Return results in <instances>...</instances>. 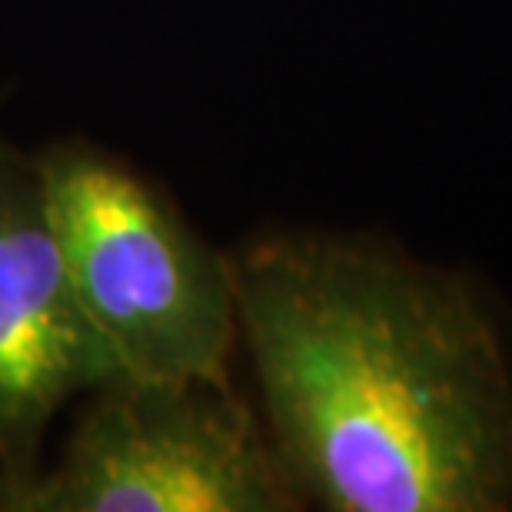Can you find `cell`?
I'll list each match as a JSON object with an SVG mask.
<instances>
[{"instance_id": "cell-1", "label": "cell", "mask_w": 512, "mask_h": 512, "mask_svg": "<svg viewBox=\"0 0 512 512\" xmlns=\"http://www.w3.org/2000/svg\"><path fill=\"white\" fill-rule=\"evenodd\" d=\"M227 263L266 433L303 503L512 509V366L463 276L336 233H273Z\"/></svg>"}, {"instance_id": "cell-2", "label": "cell", "mask_w": 512, "mask_h": 512, "mask_svg": "<svg viewBox=\"0 0 512 512\" xmlns=\"http://www.w3.org/2000/svg\"><path fill=\"white\" fill-rule=\"evenodd\" d=\"M37 160L70 283L124 376L230 383L237 306L227 253L97 143L60 140Z\"/></svg>"}, {"instance_id": "cell-3", "label": "cell", "mask_w": 512, "mask_h": 512, "mask_svg": "<svg viewBox=\"0 0 512 512\" xmlns=\"http://www.w3.org/2000/svg\"><path fill=\"white\" fill-rule=\"evenodd\" d=\"M90 403L17 512H286L300 509L270 433L230 383L120 380Z\"/></svg>"}, {"instance_id": "cell-4", "label": "cell", "mask_w": 512, "mask_h": 512, "mask_svg": "<svg viewBox=\"0 0 512 512\" xmlns=\"http://www.w3.org/2000/svg\"><path fill=\"white\" fill-rule=\"evenodd\" d=\"M120 380L70 283L37 153L0 133V473L27 483L60 409Z\"/></svg>"}, {"instance_id": "cell-5", "label": "cell", "mask_w": 512, "mask_h": 512, "mask_svg": "<svg viewBox=\"0 0 512 512\" xmlns=\"http://www.w3.org/2000/svg\"><path fill=\"white\" fill-rule=\"evenodd\" d=\"M20 486L24 483H17V479H10L7 473H0V512H17Z\"/></svg>"}]
</instances>
